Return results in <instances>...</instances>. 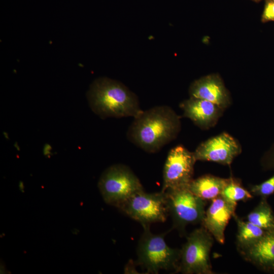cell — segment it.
<instances>
[{
	"label": "cell",
	"instance_id": "cell-1",
	"mask_svg": "<svg viewBox=\"0 0 274 274\" xmlns=\"http://www.w3.org/2000/svg\"><path fill=\"white\" fill-rule=\"evenodd\" d=\"M181 125L179 116L172 108L157 106L133 118L127 138L144 151L154 153L177 138Z\"/></svg>",
	"mask_w": 274,
	"mask_h": 274
},
{
	"label": "cell",
	"instance_id": "cell-5",
	"mask_svg": "<svg viewBox=\"0 0 274 274\" xmlns=\"http://www.w3.org/2000/svg\"><path fill=\"white\" fill-rule=\"evenodd\" d=\"M214 239L202 226L192 231L180 249L178 272L184 274L214 273L210 259Z\"/></svg>",
	"mask_w": 274,
	"mask_h": 274
},
{
	"label": "cell",
	"instance_id": "cell-8",
	"mask_svg": "<svg viewBox=\"0 0 274 274\" xmlns=\"http://www.w3.org/2000/svg\"><path fill=\"white\" fill-rule=\"evenodd\" d=\"M196 160L193 152L182 145L172 148L168 153L163 170L161 191L188 187L193 179Z\"/></svg>",
	"mask_w": 274,
	"mask_h": 274
},
{
	"label": "cell",
	"instance_id": "cell-17",
	"mask_svg": "<svg viewBox=\"0 0 274 274\" xmlns=\"http://www.w3.org/2000/svg\"><path fill=\"white\" fill-rule=\"evenodd\" d=\"M221 196L226 200L236 203L238 201H246L253 198L251 193L241 185L239 180L232 178H228Z\"/></svg>",
	"mask_w": 274,
	"mask_h": 274
},
{
	"label": "cell",
	"instance_id": "cell-9",
	"mask_svg": "<svg viewBox=\"0 0 274 274\" xmlns=\"http://www.w3.org/2000/svg\"><path fill=\"white\" fill-rule=\"evenodd\" d=\"M241 152L238 142L227 133L223 132L202 142L193 154L196 161L229 165Z\"/></svg>",
	"mask_w": 274,
	"mask_h": 274
},
{
	"label": "cell",
	"instance_id": "cell-21",
	"mask_svg": "<svg viewBox=\"0 0 274 274\" xmlns=\"http://www.w3.org/2000/svg\"><path fill=\"white\" fill-rule=\"evenodd\" d=\"M136 264V263H133L132 261H129L128 264L125 267V273H126V272L129 273H134V272L136 273L137 271L134 268V265Z\"/></svg>",
	"mask_w": 274,
	"mask_h": 274
},
{
	"label": "cell",
	"instance_id": "cell-2",
	"mask_svg": "<svg viewBox=\"0 0 274 274\" xmlns=\"http://www.w3.org/2000/svg\"><path fill=\"white\" fill-rule=\"evenodd\" d=\"M87 98L91 110L102 119L134 118L143 111L133 92L121 82L106 77L92 83Z\"/></svg>",
	"mask_w": 274,
	"mask_h": 274
},
{
	"label": "cell",
	"instance_id": "cell-12",
	"mask_svg": "<svg viewBox=\"0 0 274 274\" xmlns=\"http://www.w3.org/2000/svg\"><path fill=\"white\" fill-rule=\"evenodd\" d=\"M190 97L212 102L223 110L230 104L229 94L217 75H209L195 81L189 88Z\"/></svg>",
	"mask_w": 274,
	"mask_h": 274
},
{
	"label": "cell",
	"instance_id": "cell-7",
	"mask_svg": "<svg viewBox=\"0 0 274 274\" xmlns=\"http://www.w3.org/2000/svg\"><path fill=\"white\" fill-rule=\"evenodd\" d=\"M121 212L143 225L165 222L169 215L164 192H137L117 208Z\"/></svg>",
	"mask_w": 274,
	"mask_h": 274
},
{
	"label": "cell",
	"instance_id": "cell-23",
	"mask_svg": "<svg viewBox=\"0 0 274 274\" xmlns=\"http://www.w3.org/2000/svg\"><path fill=\"white\" fill-rule=\"evenodd\" d=\"M274 1V0H273Z\"/></svg>",
	"mask_w": 274,
	"mask_h": 274
},
{
	"label": "cell",
	"instance_id": "cell-6",
	"mask_svg": "<svg viewBox=\"0 0 274 274\" xmlns=\"http://www.w3.org/2000/svg\"><path fill=\"white\" fill-rule=\"evenodd\" d=\"M163 192L173 229L182 235L188 225L201 223L206 201L195 195L188 187L167 189Z\"/></svg>",
	"mask_w": 274,
	"mask_h": 274
},
{
	"label": "cell",
	"instance_id": "cell-14",
	"mask_svg": "<svg viewBox=\"0 0 274 274\" xmlns=\"http://www.w3.org/2000/svg\"><path fill=\"white\" fill-rule=\"evenodd\" d=\"M227 179L206 175L193 179L188 186L197 196L205 201H212L221 195Z\"/></svg>",
	"mask_w": 274,
	"mask_h": 274
},
{
	"label": "cell",
	"instance_id": "cell-15",
	"mask_svg": "<svg viewBox=\"0 0 274 274\" xmlns=\"http://www.w3.org/2000/svg\"><path fill=\"white\" fill-rule=\"evenodd\" d=\"M233 218L237 227L236 244L238 251L257 242L266 231L248 221L243 220L236 214Z\"/></svg>",
	"mask_w": 274,
	"mask_h": 274
},
{
	"label": "cell",
	"instance_id": "cell-22",
	"mask_svg": "<svg viewBox=\"0 0 274 274\" xmlns=\"http://www.w3.org/2000/svg\"><path fill=\"white\" fill-rule=\"evenodd\" d=\"M252 1H253L254 2H260V1H261L262 0H252Z\"/></svg>",
	"mask_w": 274,
	"mask_h": 274
},
{
	"label": "cell",
	"instance_id": "cell-3",
	"mask_svg": "<svg viewBox=\"0 0 274 274\" xmlns=\"http://www.w3.org/2000/svg\"><path fill=\"white\" fill-rule=\"evenodd\" d=\"M150 225H143L144 231L136 248V265L147 273H158L160 270L178 272L180 249L169 247L164 239L168 232L153 233Z\"/></svg>",
	"mask_w": 274,
	"mask_h": 274
},
{
	"label": "cell",
	"instance_id": "cell-10",
	"mask_svg": "<svg viewBox=\"0 0 274 274\" xmlns=\"http://www.w3.org/2000/svg\"><path fill=\"white\" fill-rule=\"evenodd\" d=\"M236 204L220 195L212 200L206 210L201 226L220 244L225 242V230L230 219L235 214Z\"/></svg>",
	"mask_w": 274,
	"mask_h": 274
},
{
	"label": "cell",
	"instance_id": "cell-11",
	"mask_svg": "<svg viewBox=\"0 0 274 274\" xmlns=\"http://www.w3.org/2000/svg\"><path fill=\"white\" fill-rule=\"evenodd\" d=\"M180 107L184 116L202 129L214 126L223 111L212 102L193 97L181 102Z\"/></svg>",
	"mask_w": 274,
	"mask_h": 274
},
{
	"label": "cell",
	"instance_id": "cell-20",
	"mask_svg": "<svg viewBox=\"0 0 274 274\" xmlns=\"http://www.w3.org/2000/svg\"><path fill=\"white\" fill-rule=\"evenodd\" d=\"M262 21L264 22L274 21V1L273 0L266 1Z\"/></svg>",
	"mask_w": 274,
	"mask_h": 274
},
{
	"label": "cell",
	"instance_id": "cell-18",
	"mask_svg": "<svg viewBox=\"0 0 274 274\" xmlns=\"http://www.w3.org/2000/svg\"><path fill=\"white\" fill-rule=\"evenodd\" d=\"M250 192L253 195L267 198L274 193V175L263 182L252 186Z\"/></svg>",
	"mask_w": 274,
	"mask_h": 274
},
{
	"label": "cell",
	"instance_id": "cell-4",
	"mask_svg": "<svg viewBox=\"0 0 274 274\" xmlns=\"http://www.w3.org/2000/svg\"><path fill=\"white\" fill-rule=\"evenodd\" d=\"M98 187L104 200L116 208L134 193L144 190L133 172L121 163L106 168L99 178Z\"/></svg>",
	"mask_w": 274,
	"mask_h": 274
},
{
	"label": "cell",
	"instance_id": "cell-16",
	"mask_svg": "<svg viewBox=\"0 0 274 274\" xmlns=\"http://www.w3.org/2000/svg\"><path fill=\"white\" fill-rule=\"evenodd\" d=\"M266 199L261 198L247 215V221L267 231L274 229V213Z\"/></svg>",
	"mask_w": 274,
	"mask_h": 274
},
{
	"label": "cell",
	"instance_id": "cell-19",
	"mask_svg": "<svg viewBox=\"0 0 274 274\" xmlns=\"http://www.w3.org/2000/svg\"><path fill=\"white\" fill-rule=\"evenodd\" d=\"M261 163L265 169H274V144L262 157Z\"/></svg>",
	"mask_w": 274,
	"mask_h": 274
},
{
	"label": "cell",
	"instance_id": "cell-13",
	"mask_svg": "<svg viewBox=\"0 0 274 274\" xmlns=\"http://www.w3.org/2000/svg\"><path fill=\"white\" fill-rule=\"evenodd\" d=\"M238 251L245 260L260 269L274 271V229L266 231L257 242Z\"/></svg>",
	"mask_w": 274,
	"mask_h": 274
}]
</instances>
